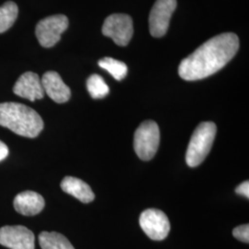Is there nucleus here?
Listing matches in <instances>:
<instances>
[{"label": "nucleus", "mask_w": 249, "mask_h": 249, "mask_svg": "<svg viewBox=\"0 0 249 249\" xmlns=\"http://www.w3.org/2000/svg\"><path fill=\"white\" fill-rule=\"evenodd\" d=\"M238 49L239 38L235 34L214 36L181 61L179 76L188 81L210 77L231 61Z\"/></svg>", "instance_id": "1"}, {"label": "nucleus", "mask_w": 249, "mask_h": 249, "mask_svg": "<svg viewBox=\"0 0 249 249\" xmlns=\"http://www.w3.org/2000/svg\"><path fill=\"white\" fill-rule=\"evenodd\" d=\"M0 125L26 138H36L44 128V121L31 107L18 103L0 104Z\"/></svg>", "instance_id": "2"}, {"label": "nucleus", "mask_w": 249, "mask_h": 249, "mask_svg": "<svg viewBox=\"0 0 249 249\" xmlns=\"http://www.w3.org/2000/svg\"><path fill=\"white\" fill-rule=\"evenodd\" d=\"M217 132L213 122H202L196 126L190 139L186 153V161L190 167L199 165L213 147Z\"/></svg>", "instance_id": "3"}, {"label": "nucleus", "mask_w": 249, "mask_h": 249, "mask_svg": "<svg viewBox=\"0 0 249 249\" xmlns=\"http://www.w3.org/2000/svg\"><path fill=\"white\" fill-rule=\"evenodd\" d=\"M160 130L157 123L147 120L140 124L134 135V149L140 159L150 160L159 148Z\"/></svg>", "instance_id": "4"}, {"label": "nucleus", "mask_w": 249, "mask_h": 249, "mask_svg": "<svg viewBox=\"0 0 249 249\" xmlns=\"http://www.w3.org/2000/svg\"><path fill=\"white\" fill-rule=\"evenodd\" d=\"M69 27V18L62 14L49 16L41 19L36 28V35L40 45L45 48L52 47L61 38Z\"/></svg>", "instance_id": "5"}, {"label": "nucleus", "mask_w": 249, "mask_h": 249, "mask_svg": "<svg viewBox=\"0 0 249 249\" xmlns=\"http://www.w3.org/2000/svg\"><path fill=\"white\" fill-rule=\"evenodd\" d=\"M102 32L104 36L110 37L116 45L125 46L133 36V20L126 14H112L106 18Z\"/></svg>", "instance_id": "6"}, {"label": "nucleus", "mask_w": 249, "mask_h": 249, "mask_svg": "<svg viewBox=\"0 0 249 249\" xmlns=\"http://www.w3.org/2000/svg\"><path fill=\"white\" fill-rule=\"evenodd\" d=\"M140 225L147 236L152 240L165 239L171 229L168 217L157 209L144 211L140 217Z\"/></svg>", "instance_id": "7"}, {"label": "nucleus", "mask_w": 249, "mask_h": 249, "mask_svg": "<svg viewBox=\"0 0 249 249\" xmlns=\"http://www.w3.org/2000/svg\"><path fill=\"white\" fill-rule=\"evenodd\" d=\"M177 0H156L150 13L149 26L153 37H161L167 33L170 19L177 9Z\"/></svg>", "instance_id": "8"}, {"label": "nucleus", "mask_w": 249, "mask_h": 249, "mask_svg": "<svg viewBox=\"0 0 249 249\" xmlns=\"http://www.w3.org/2000/svg\"><path fill=\"white\" fill-rule=\"evenodd\" d=\"M35 234L25 226L0 228V245L9 249H35Z\"/></svg>", "instance_id": "9"}, {"label": "nucleus", "mask_w": 249, "mask_h": 249, "mask_svg": "<svg viewBox=\"0 0 249 249\" xmlns=\"http://www.w3.org/2000/svg\"><path fill=\"white\" fill-rule=\"evenodd\" d=\"M13 92L21 98L35 102L44 98L45 90L39 76L34 72H25L16 81Z\"/></svg>", "instance_id": "10"}, {"label": "nucleus", "mask_w": 249, "mask_h": 249, "mask_svg": "<svg viewBox=\"0 0 249 249\" xmlns=\"http://www.w3.org/2000/svg\"><path fill=\"white\" fill-rule=\"evenodd\" d=\"M42 85L45 93L57 104L67 103L71 96V91L65 84L60 75L55 71H48L42 78Z\"/></svg>", "instance_id": "11"}, {"label": "nucleus", "mask_w": 249, "mask_h": 249, "mask_svg": "<svg viewBox=\"0 0 249 249\" xmlns=\"http://www.w3.org/2000/svg\"><path fill=\"white\" fill-rule=\"evenodd\" d=\"M16 212L24 216H34L40 213L45 208V199L40 194L34 191H24L14 198Z\"/></svg>", "instance_id": "12"}, {"label": "nucleus", "mask_w": 249, "mask_h": 249, "mask_svg": "<svg viewBox=\"0 0 249 249\" xmlns=\"http://www.w3.org/2000/svg\"><path fill=\"white\" fill-rule=\"evenodd\" d=\"M61 188L64 192L76 197L83 203H89L95 197L89 185L79 178L66 177L61 182Z\"/></svg>", "instance_id": "13"}, {"label": "nucleus", "mask_w": 249, "mask_h": 249, "mask_svg": "<svg viewBox=\"0 0 249 249\" xmlns=\"http://www.w3.org/2000/svg\"><path fill=\"white\" fill-rule=\"evenodd\" d=\"M39 244L42 249H75L67 237L56 231L41 232Z\"/></svg>", "instance_id": "14"}, {"label": "nucleus", "mask_w": 249, "mask_h": 249, "mask_svg": "<svg viewBox=\"0 0 249 249\" xmlns=\"http://www.w3.org/2000/svg\"><path fill=\"white\" fill-rule=\"evenodd\" d=\"M18 13V6L12 1L0 6V34L8 31L14 24Z\"/></svg>", "instance_id": "15"}, {"label": "nucleus", "mask_w": 249, "mask_h": 249, "mask_svg": "<svg viewBox=\"0 0 249 249\" xmlns=\"http://www.w3.org/2000/svg\"><path fill=\"white\" fill-rule=\"evenodd\" d=\"M100 68L109 72L116 80H122L127 74V66L122 61L112 57H104L99 60Z\"/></svg>", "instance_id": "16"}, {"label": "nucleus", "mask_w": 249, "mask_h": 249, "mask_svg": "<svg viewBox=\"0 0 249 249\" xmlns=\"http://www.w3.org/2000/svg\"><path fill=\"white\" fill-rule=\"evenodd\" d=\"M87 89L93 99H102L109 93V87L105 80L97 74L89 76L87 80Z\"/></svg>", "instance_id": "17"}, {"label": "nucleus", "mask_w": 249, "mask_h": 249, "mask_svg": "<svg viewBox=\"0 0 249 249\" xmlns=\"http://www.w3.org/2000/svg\"><path fill=\"white\" fill-rule=\"evenodd\" d=\"M232 235L237 240L244 242V243H249V224H243L238 227H235L232 231Z\"/></svg>", "instance_id": "18"}, {"label": "nucleus", "mask_w": 249, "mask_h": 249, "mask_svg": "<svg viewBox=\"0 0 249 249\" xmlns=\"http://www.w3.org/2000/svg\"><path fill=\"white\" fill-rule=\"evenodd\" d=\"M235 192L241 195V196L249 197V181H245L242 184H240L238 187L235 188Z\"/></svg>", "instance_id": "19"}, {"label": "nucleus", "mask_w": 249, "mask_h": 249, "mask_svg": "<svg viewBox=\"0 0 249 249\" xmlns=\"http://www.w3.org/2000/svg\"><path fill=\"white\" fill-rule=\"evenodd\" d=\"M9 155V148L8 146L0 141V161L4 160L5 158H7V156Z\"/></svg>", "instance_id": "20"}]
</instances>
